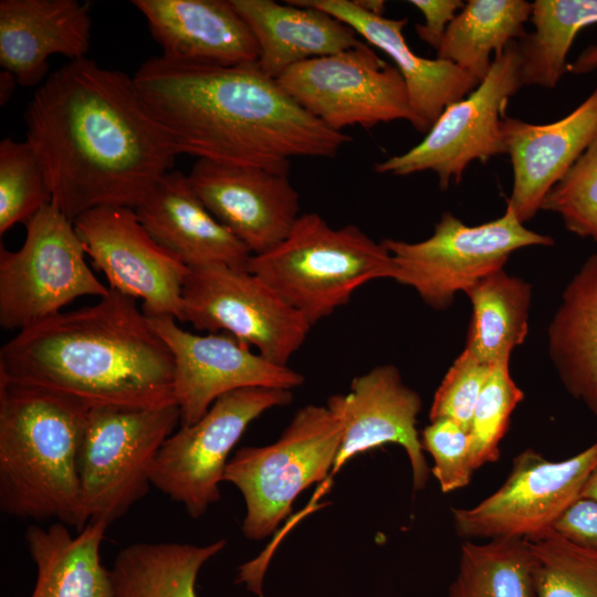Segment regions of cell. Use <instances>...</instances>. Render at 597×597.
<instances>
[{
    "label": "cell",
    "instance_id": "52a82bcc",
    "mask_svg": "<svg viewBox=\"0 0 597 597\" xmlns=\"http://www.w3.org/2000/svg\"><path fill=\"white\" fill-rule=\"evenodd\" d=\"M397 266L395 281L412 287L431 308L450 307L458 292H465L485 275L504 269L511 254L527 247H551L549 235L527 229L506 203L499 218L468 226L450 211L419 242L383 241Z\"/></svg>",
    "mask_w": 597,
    "mask_h": 597
},
{
    "label": "cell",
    "instance_id": "ab89813d",
    "mask_svg": "<svg viewBox=\"0 0 597 597\" xmlns=\"http://www.w3.org/2000/svg\"><path fill=\"white\" fill-rule=\"evenodd\" d=\"M597 70V44L584 50L575 62L568 63L567 72L585 74Z\"/></svg>",
    "mask_w": 597,
    "mask_h": 597
},
{
    "label": "cell",
    "instance_id": "2e32d148",
    "mask_svg": "<svg viewBox=\"0 0 597 597\" xmlns=\"http://www.w3.org/2000/svg\"><path fill=\"white\" fill-rule=\"evenodd\" d=\"M174 358V396L180 427L197 422L221 396L242 388L292 390L298 371L269 362L228 333L193 334L170 316H147Z\"/></svg>",
    "mask_w": 597,
    "mask_h": 597
},
{
    "label": "cell",
    "instance_id": "e0dca14e",
    "mask_svg": "<svg viewBox=\"0 0 597 597\" xmlns=\"http://www.w3.org/2000/svg\"><path fill=\"white\" fill-rule=\"evenodd\" d=\"M188 181L212 216L252 255L277 245L300 214V195L289 175L198 159Z\"/></svg>",
    "mask_w": 597,
    "mask_h": 597
},
{
    "label": "cell",
    "instance_id": "9a60e30c",
    "mask_svg": "<svg viewBox=\"0 0 597 597\" xmlns=\"http://www.w3.org/2000/svg\"><path fill=\"white\" fill-rule=\"evenodd\" d=\"M74 227L109 289L140 300L146 316L182 322V286L189 268L154 240L135 209L97 207L78 216Z\"/></svg>",
    "mask_w": 597,
    "mask_h": 597
},
{
    "label": "cell",
    "instance_id": "4fadbf2b",
    "mask_svg": "<svg viewBox=\"0 0 597 597\" xmlns=\"http://www.w3.org/2000/svg\"><path fill=\"white\" fill-rule=\"evenodd\" d=\"M276 81L301 107L336 132L392 121H407L415 129L418 125L401 74L364 42L297 63Z\"/></svg>",
    "mask_w": 597,
    "mask_h": 597
},
{
    "label": "cell",
    "instance_id": "8992f818",
    "mask_svg": "<svg viewBox=\"0 0 597 597\" xmlns=\"http://www.w3.org/2000/svg\"><path fill=\"white\" fill-rule=\"evenodd\" d=\"M342 436V422L327 406L307 405L274 443L241 448L229 459L223 481L242 493L247 538L271 535L291 512L295 498L331 473Z\"/></svg>",
    "mask_w": 597,
    "mask_h": 597
},
{
    "label": "cell",
    "instance_id": "74e56055",
    "mask_svg": "<svg viewBox=\"0 0 597 597\" xmlns=\"http://www.w3.org/2000/svg\"><path fill=\"white\" fill-rule=\"evenodd\" d=\"M552 528L577 545L597 551V502L579 498Z\"/></svg>",
    "mask_w": 597,
    "mask_h": 597
},
{
    "label": "cell",
    "instance_id": "3957f363",
    "mask_svg": "<svg viewBox=\"0 0 597 597\" xmlns=\"http://www.w3.org/2000/svg\"><path fill=\"white\" fill-rule=\"evenodd\" d=\"M0 380L51 390L88 408L176 404L168 346L136 300L112 289L93 305L18 332L0 349Z\"/></svg>",
    "mask_w": 597,
    "mask_h": 597
},
{
    "label": "cell",
    "instance_id": "484cf974",
    "mask_svg": "<svg viewBox=\"0 0 597 597\" xmlns=\"http://www.w3.org/2000/svg\"><path fill=\"white\" fill-rule=\"evenodd\" d=\"M107 526L88 522L76 535L61 522L28 526L24 538L36 567L31 597H115L100 553Z\"/></svg>",
    "mask_w": 597,
    "mask_h": 597
},
{
    "label": "cell",
    "instance_id": "7402d4cb",
    "mask_svg": "<svg viewBox=\"0 0 597 597\" xmlns=\"http://www.w3.org/2000/svg\"><path fill=\"white\" fill-rule=\"evenodd\" d=\"M91 8L78 0H1L0 64L22 86L45 78L49 57H86Z\"/></svg>",
    "mask_w": 597,
    "mask_h": 597
},
{
    "label": "cell",
    "instance_id": "603a6c76",
    "mask_svg": "<svg viewBox=\"0 0 597 597\" xmlns=\"http://www.w3.org/2000/svg\"><path fill=\"white\" fill-rule=\"evenodd\" d=\"M147 232L186 266L245 268L250 250L220 223L191 188L187 175L166 172L135 208Z\"/></svg>",
    "mask_w": 597,
    "mask_h": 597
},
{
    "label": "cell",
    "instance_id": "f546056e",
    "mask_svg": "<svg viewBox=\"0 0 597 597\" xmlns=\"http://www.w3.org/2000/svg\"><path fill=\"white\" fill-rule=\"evenodd\" d=\"M530 20L534 30L517 41L522 84L554 88L577 34L597 24V0H535Z\"/></svg>",
    "mask_w": 597,
    "mask_h": 597
},
{
    "label": "cell",
    "instance_id": "5b68a950",
    "mask_svg": "<svg viewBox=\"0 0 597 597\" xmlns=\"http://www.w3.org/2000/svg\"><path fill=\"white\" fill-rule=\"evenodd\" d=\"M245 269L311 326L347 304L364 284L397 274L383 241L354 224L333 228L315 212L301 214L277 245L251 255Z\"/></svg>",
    "mask_w": 597,
    "mask_h": 597
},
{
    "label": "cell",
    "instance_id": "60d3db41",
    "mask_svg": "<svg viewBox=\"0 0 597 597\" xmlns=\"http://www.w3.org/2000/svg\"><path fill=\"white\" fill-rule=\"evenodd\" d=\"M1 104H4L8 98L10 97L13 88H14V85L17 83V80L14 78V76L7 72V71H3L1 73Z\"/></svg>",
    "mask_w": 597,
    "mask_h": 597
},
{
    "label": "cell",
    "instance_id": "d4e9b609",
    "mask_svg": "<svg viewBox=\"0 0 597 597\" xmlns=\"http://www.w3.org/2000/svg\"><path fill=\"white\" fill-rule=\"evenodd\" d=\"M547 353L567 392L597 416V253L566 284L547 328Z\"/></svg>",
    "mask_w": 597,
    "mask_h": 597
},
{
    "label": "cell",
    "instance_id": "d6986e66",
    "mask_svg": "<svg viewBox=\"0 0 597 597\" xmlns=\"http://www.w3.org/2000/svg\"><path fill=\"white\" fill-rule=\"evenodd\" d=\"M513 185L506 200L525 223L542 209L549 190L597 139V86L566 116L547 124L503 118Z\"/></svg>",
    "mask_w": 597,
    "mask_h": 597
},
{
    "label": "cell",
    "instance_id": "ac0fdd59",
    "mask_svg": "<svg viewBox=\"0 0 597 597\" xmlns=\"http://www.w3.org/2000/svg\"><path fill=\"white\" fill-rule=\"evenodd\" d=\"M326 406L343 426L331 476L356 454L397 443L408 454L413 490L426 486L430 470L416 428L422 400L404 383L395 365H379L355 377L350 390L331 396Z\"/></svg>",
    "mask_w": 597,
    "mask_h": 597
},
{
    "label": "cell",
    "instance_id": "1f68e13d",
    "mask_svg": "<svg viewBox=\"0 0 597 597\" xmlns=\"http://www.w3.org/2000/svg\"><path fill=\"white\" fill-rule=\"evenodd\" d=\"M532 555L533 597H597V551L554 528L524 537Z\"/></svg>",
    "mask_w": 597,
    "mask_h": 597
},
{
    "label": "cell",
    "instance_id": "6da1fadb",
    "mask_svg": "<svg viewBox=\"0 0 597 597\" xmlns=\"http://www.w3.org/2000/svg\"><path fill=\"white\" fill-rule=\"evenodd\" d=\"M24 121L52 202L73 221L97 207L135 209L179 155L133 76L87 57L50 74Z\"/></svg>",
    "mask_w": 597,
    "mask_h": 597
},
{
    "label": "cell",
    "instance_id": "f1b7e54d",
    "mask_svg": "<svg viewBox=\"0 0 597 597\" xmlns=\"http://www.w3.org/2000/svg\"><path fill=\"white\" fill-rule=\"evenodd\" d=\"M531 12L532 2L525 0H469L447 28L437 57L481 82L491 69V54L526 34Z\"/></svg>",
    "mask_w": 597,
    "mask_h": 597
},
{
    "label": "cell",
    "instance_id": "7bdbcfd3",
    "mask_svg": "<svg viewBox=\"0 0 597 597\" xmlns=\"http://www.w3.org/2000/svg\"><path fill=\"white\" fill-rule=\"evenodd\" d=\"M580 498L594 500L597 502V468L593 471V473L586 481L582 490Z\"/></svg>",
    "mask_w": 597,
    "mask_h": 597
},
{
    "label": "cell",
    "instance_id": "9c48e42d",
    "mask_svg": "<svg viewBox=\"0 0 597 597\" xmlns=\"http://www.w3.org/2000/svg\"><path fill=\"white\" fill-rule=\"evenodd\" d=\"M25 228L20 249L0 248L2 328L20 332L63 312L78 297L108 293L85 260L74 221L55 203L44 206Z\"/></svg>",
    "mask_w": 597,
    "mask_h": 597
},
{
    "label": "cell",
    "instance_id": "7a4b0ae2",
    "mask_svg": "<svg viewBox=\"0 0 597 597\" xmlns=\"http://www.w3.org/2000/svg\"><path fill=\"white\" fill-rule=\"evenodd\" d=\"M133 78L178 154L289 175L293 158H333L352 142L301 107L258 63L208 66L158 55Z\"/></svg>",
    "mask_w": 597,
    "mask_h": 597
},
{
    "label": "cell",
    "instance_id": "83f0119b",
    "mask_svg": "<svg viewBox=\"0 0 597 597\" xmlns=\"http://www.w3.org/2000/svg\"><path fill=\"white\" fill-rule=\"evenodd\" d=\"M464 294L472 305L464 349L490 365L511 357L528 334L532 285L500 269L480 279Z\"/></svg>",
    "mask_w": 597,
    "mask_h": 597
},
{
    "label": "cell",
    "instance_id": "e575fe53",
    "mask_svg": "<svg viewBox=\"0 0 597 597\" xmlns=\"http://www.w3.org/2000/svg\"><path fill=\"white\" fill-rule=\"evenodd\" d=\"M541 210L557 213L569 232L597 241V139L549 190Z\"/></svg>",
    "mask_w": 597,
    "mask_h": 597
},
{
    "label": "cell",
    "instance_id": "d6a6232c",
    "mask_svg": "<svg viewBox=\"0 0 597 597\" xmlns=\"http://www.w3.org/2000/svg\"><path fill=\"white\" fill-rule=\"evenodd\" d=\"M52 201L40 160L27 142L10 137L0 143V234L27 224Z\"/></svg>",
    "mask_w": 597,
    "mask_h": 597
},
{
    "label": "cell",
    "instance_id": "44dd1931",
    "mask_svg": "<svg viewBox=\"0 0 597 597\" xmlns=\"http://www.w3.org/2000/svg\"><path fill=\"white\" fill-rule=\"evenodd\" d=\"M297 7L322 10L385 52L395 62L417 118L416 130L427 133L450 104L464 98L478 85L471 74L443 59L417 55L402 30L408 19H390L359 8L354 0H287Z\"/></svg>",
    "mask_w": 597,
    "mask_h": 597
},
{
    "label": "cell",
    "instance_id": "cb8c5ba5",
    "mask_svg": "<svg viewBox=\"0 0 597 597\" xmlns=\"http://www.w3.org/2000/svg\"><path fill=\"white\" fill-rule=\"evenodd\" d=\"M259 48L258 65L273 78L303 61L336 54L363 43L337 18L315 8L273 0H231Z\"/></svg>",
    "mask_w": 597,
    "mask_h": 597
},
{
    "label": "cell",
    "instance_id": "ba28073f",
    "mask_svg": "<svg viewBox=\"0 0 597 597\" xmlns=\"http://www.w3.org/2000/svg\"><path fill=\"white\" fill-rule=\"evenodd\" d=\"M178 423L176 404L149 409H90L80 452L86 524L109 525L147 495L155 458Z\"/></svg>",
    "mask_w": 597,
    "mask_h": 597
},
{
    "label": "cell",
    "instance_id": "277c9868",
    "mask_svg": "<svg viewBox=\"0 0 597 597\" xmlns=\"http://www.w3.org/2000/svg\"><path fill=\"white\" fill-rule=\"evenodd\" d=\"M91 408L43 388L0 380V507L81 531L80 452Z\"/></svg>",
    "mask_w": 597,
    "mask_h": 597
},
{
    "label": "cell",
    "instance_id": "8d00e7d4",
    "mask_svg": "<svg viewBox=\"0 0 597 597\" xmlns=\"http://www.w3.org/2000/svg\"><path fill=\"white\" fill-rule=\"evenodd\" d=\"M420 441L433 458L431 472L443 493L467 486L474 471L470 431L450 419L430 421Z\"/></svg>",
    "mask_w": 597,
    "mask_h": 597
},
{
    "label": "cell",
    "instance_id": "836d02e7",
    "mask_svg": "<svg viewBox=\"0 0 597 597\" xmlns=\"http://www.w3.org/2000/svg\"><path fill=\"white\" fill-rule=\"evenodd\" d=\"M510 358L504 357L492 365L473 410L470 436L474 470L499 460L500 442L514 409L524 398L523 390L511 377Z\"/></svg>",
    "mask_w": 597,
    "mask_h": 597
},
{
    "label": "cell",
    "instance_id": "8fae6325",
    "mask_svg": "<svg viewBox=\"0 0 597 597\" xmlns=\"http://www.w3.org/2000/svg\"><path fill=\"white\" fill-rule=\"evenodd\" d=\"M292 399V390L265 387L221 396L197 422L165 440L151 467V485L182 504L190 517L202 516L219 501L229 454L248 426Z\"/></svg>",
    "mask_w": 597,
    "mask_h": 597
},
{
    "label": "cell",
    "instance_id": "ffe728a7",
    "mask_svg": "<svg viewBox=\"0 0 597 597\" xmlns=\"http://www.w3.org/2000/svg\"><path fill=\"white\" fill-rule=\"evenodd\" d=\"M163 56L176 62L234 66L258 63L256 41L231 0H133Z\"/></svg>",
    "mask_w": 597,
    "mask_h": 597
},
{
    "label": "cell",
    "instance_id": "f35d334b",
    "mask_svg": "<svg viewBox=\"0 0 597 597\" xmlns=\"http://www.w3.org/2000/svg\"><path fill=\"white\" fill-rule=\"evenodd\" d=\"M423 15L425 23L416 24V32L421 41L438 51L447 28L463 8L461 0H410Z\"/></svg>",
    "mask_w": 597,
    "mask_h": 597
},
{
    "label": "cell",
    "instance_id": "7c38bea8",
    "mask_svg": "<svg viewBox=\"0 0 597 597\" xmlns=\"http://www.w3.org/2000/svg\"><path fill=\"white\" fill-rule=\"evenodd\" d=\"M182 322L198 332L231 334L282 366H287L312 327L255 274L227 264L188 269Z\"/></svg>",
    "mask_w": 597,
    "mask_h": 597
},
{
    "label": "cell",
    "instance_id": "b9f144b4",
    "mask_svg": "<svg viewBox=\"0 0 597 597\" xmlns=\"http://www.w3.org/2000/svg\"><path fill=\"white\" fill-rule=\"evenodd\" d=\"M363 10L377 15H384L386 4L383 0H354Z\"/></svg>",
    "mask_w": 597,
    "mask_h": 597
},
{
    "label": "cell",
    "instance_id": "d590c367",
    "mask_svg": "<svg viewBox=\"0 0 597 597\" xmlns=\"http://www.w3.org/2000/svg\"><path fill=\"white\" fill-rule=\"evenodd\" d=\"M491 369L492 365L463 349L434 392L430 421L450 419L470 431L474 407Z\"/></svg>",
    "mask_w": 597,
    "mask_h": 597
},
{
    "label": "cell",
    "instance_id": "4dcf8cb0",
    "mask_svg": "<svg viewBox=\"0 0 597 597\" xmlns=\"http://www.w3.org/2000/svg\"><path fill=\"white\" fill-rule=\"evenodd\" d=\"M449 597H533L532 555L524 537L463 541Z\"/></svg>",
    "mask_w": 597,
    "mask_h": 597
},
{
    "label": "cell",
    "instance_id": "30bf717a",
    "mask_svg": "<svg viewBox=\"0 0 597 597\" xmlns=\"http://www.w3.org/2000/svg\"><path fill=\"white\" fill-rule=\"evenodd\" d=\"M523 87L517 41L494 54L491 69L464 98L442 112L423 139L374 167L377 174L409 176L432 171L441 190L459 185L475 160L506 155L503 118L509 100Z\"/></svg>",
    "mask_w": 597,
    "mask_h": 597
},
{
    "label": "cell",
    "instance_id": "5bb4252c",
    "mask_svg": "<svg viewBox=\"0 0 597 597\" xmlns=\"http://www.w3.org/2000/svg\"><path fill=\"white\" fill-rule=\"evenodd\" d=\"M597 468V438L577 454L551 461L533 449L519 453L504 483L474 506L453 507L455 532L465 540L528 537L551 528L580 498Z\"/></svg>",
    "mask_w": 597,
    "mask_h": 597
},
{
    "label": "cell",
    "instance_id": "4316f807",
    "mask_svg": "<svg viewBox=\"0 0 597 597\" xmlns=\"http://www.w3.org/2000/svg\"><path fill=\"white\" fill-rule=\"evenodd\" d=\"M226 544L221 538L205 546L175 542L125 546L111 569L115 597H198L200 568Z\"/></svg>",
    "mask_w": 597,
    "mask_h": 597
}]
</instances>
